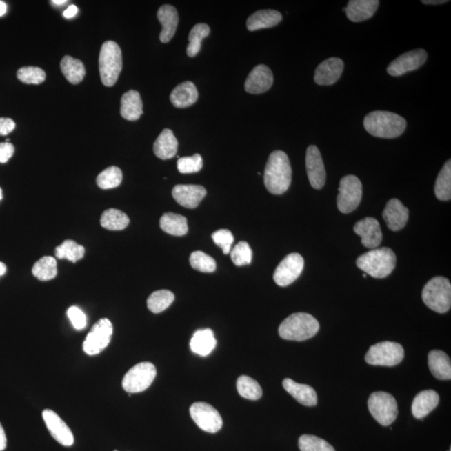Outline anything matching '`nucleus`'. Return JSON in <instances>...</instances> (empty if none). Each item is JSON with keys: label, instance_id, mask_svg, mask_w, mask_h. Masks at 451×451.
<instances>
[{"label": "nucleus", "instance_id": "f257e3e1", "mask_svg": "<svg viewBox=\"0 0 451 451\" xmlns=\"http://www.w3.org/2000/svg\"><path fill=\"white\" fill-rule=\"evenodd\" d=\"M292 168L286 153L275 150L269 156L264 171V184L274 195L286 192L292 183Z\"/></svg>", "mask_w": 451, "mask_h": 451}, {"label": "nucleus", "instance_id": "f03ea898", "mask_svg": "<svg viewBox=\"0 0 451 451\" xmlns=\"http://www.w3.org/2000/svg\"><path fill=\"white\" fill-rule=\"evenodd\" d=\"M407 122L399 114L376 110L367 114L363 120V126L368 133L375 137L393 139L405 132Z\"/></svg>", "mask_w": 451, "mask_h": 451}, {"label": "nucleus", "instance_id": "7ed1b4c3", "mask_svg": "<svg viewBox=\"0 0 451 451\" xmlns=\"http://www.w3.org/2000/svg\"><path fill=\"white\" fill-rule=\"evenodd\" d=\"M356 264L365 274L375 279H385L397 265V256L389 248H375L360 257Z\"/></svg>", "mask_w": 451, "mask_h": 451}, {"label": "nucleus", "instance_id": "20e7f679", "mask_svg": "<svg viewBox=\"0 0 451 451\" xmlns=\"http://www.w3.org/2000/svg\"><path fill=\"white\" fill-rule=\"evenodd\" d=\"M319 323L314 316L306 312H296L280 324V337L292 341H304L318 334Z\"/></svg>", "mask_w": 451, "mask_h": 451}, {"label": "nucleus", "instance_id": "39448f33", "mask_svg": "<svg viewBox=\"0 0 451 451\" xmlns=\"http://www.w3.org/2000/svg\"><path fill=\"white\" fill-rule=\"evenodd\" d=\"M99 69L103 85L113 86L122 70V54L120 46L114 41L103 43L99 57Z\"/></svg>", "mask_w": 451, "mask_h": 451}, {"label": "nucleus", "instance_id": "423d86ee", "mask_svg": "<svg viewBox=\"0 0 451 451\" xmlns=\"http://www.w3.org/2000/svg\"><path fill=\"white\" fill-rule=\"evenodd\" d=\"M422 299L431 310L445 314L451 307V285L444 277H435L426 283Z\"/></svg>", "mask_w": 451, "mask_h": 451}, {"label": "nucleus", "instance_id": "0eeeda50", "mask_svg": "<svg viewBox=\"0 0 451 451\" xmlns=\"http://www.w3.org/2000/svg\"><path fill=\"white\" fill-rule=\"evenodd\" d=\"M405 357L401 344L381 342L371 346L365 355V361L371 365L392 367L399 365Z\"/></svg>", "mask_w": 451, "mask_h": 451}, {"label": "nucleus", "instance_id": "6e6552de", "mask_svg": "<svg viewBox=\"0 0 451 451\" xmlns=\"http://www.w3.org/2000/svg\"><path fill=\"white\" fill-rule=\"evenodd\" d=\"M156 376L157 370L153 363H137L124 376L122 387L129 394L143 392L152 385Z\"/></svg>", "mask_w": 451, "mask_h": 451}, {"label": "nucleus", "instance_id": "1a4fd4ad", "mask_svg": "<svg viewBox=\"0 0 451 451\" xmlns=\"http://www.w3.org/2000/svg\"><path fill=\"white\" fill-rule=\"evenodd\" d=\"M370 412L383 426L394 422L399 413L398 405L393 395L386 392H374L368 401Z\"/></svg>", "mask_w": 451, "mask_h": 451}, {"label": "nucleus", "instance_id": "9d476101", "mask_svg": "<svg viewBox=\"0 0 451 451\" xmlns=\"http://www.w3.org/2000/svg\"><path fill=\"white\" fill-rule=\"evenodd\" d=\"M339 192L338 208L344 214L354 212L361 203L363 187L357 177H343L340 181Z\"/></svg>", "mask_w": 451, "mask_h": 451}, {"label": "nucleus", "instance_id": "9b49d317", "mask_svg": "<svg viewBox=\"0 0 451 451\" xmlns=\"http://www.w3.org/2000/svg\"><path fill=\"white\" fill-rule=\"evenodd\" d=\"M113 334V326L108 319H101L90 330L83 343V350L88 355H97L109 345Z\"/></svg>", "mask_w": 451, "mask_h": 451}, {"label": "nucleus", "instance_id": "f8f14e48", "mask_svg": "<svg viewBox=\"0 0 451 451\" xmlns=\"http://www.w3.org/2000/svg\"><path fill=\"white\" fill-rule=\"evenodd\" d=\"M194 422L206 432L214 434L223 427V419L214 407L205 402L194 403L190 408Z\"/></svg>", "mask_w": 451, "mask_h": 451}, {"label": "nucleus", "instance_id": "ddd939ff", "mask_svg": "<svg viewBox=\"0 0 451 451\" xmlns=\"http://www.w3.org/2000/svg\"><path fill=\"white\" fill-rule=\"evenodd\" d=\"M304 260L299 253H291L285 257L277 267L274 274V282L280 287L292 284L302 274Z\"/></svg>", "mask_w": 451, "mask_h": 451}, {"label": "nucleus", "instance_id": "4468645a", "mask_svg": "<svg viewBox=\"0 0 451 451\" xmlns=\"http://www.w3.org/2000/svg\"><path fill=\"white\" fill-rule=\"evenodd\" d=\"M427 57H428V54L425 50H410L391 62L390 65L388 66L387 72L392 77H401V75L421 68L426 62Z\"/></svg>", "mask_w": 451, "mask_h": 451}, {"label": "nucleus", "instance_id": "2eb2a0df", "mask_svg": "<svg viewBox=\"0 0 451 451\" xmlns=\"http://www.w3.org/2000/svg\"><path fill=\"white\" fill-rule=\"evenodd\" d=\"M306 169L308 180L312 188L322 189L326 183V171L321 153L317 146H308L306 152Z\"/></svg>", "mask_w": 451, "mask_h": 451}, {"label": "nucleus", "instance_id": "dca6fc26", "mask_svg": "<svg viewBox=\"0 0 451 451\" xmlns=\"http://www.w3.org/2000/svg\"><path fill=\"white\" fill-rule=\"evenodd\" d=\"M42 417L47 429L55 441L64 446L69 447L74 445V439L72 431L54 411L46 409L43 411Z\"/></svg>", "mask_w": 451, "mask_h": 451}, {"label": "nucleus", "instance_id": "f3484780", "mask_svg": "<svg viewBox=\"0 0 451 451\" xmlns=\"http://www.w3.org/2000/svg\"><path fill=\"white\" fill-rule=\"evenodd\" d=\"M354 231L361 237V243L367 248L375 249L382 243L381 225L373 217H365L359 221L354 225Z\"/></svg>", "mask_w": 451, "mask_h": 451}, {"label": "nucleus", "instance_id": "a211bd4d", "mask_svg": "<svg viewBox=\"0 0 451 451\" xmlns=\"http://www.w3.org/2000/svg\"><path fill=\"white\" fill-rule=\"evenodd\" d=\"M274 84V74L269 67L265 65L257 66L248 74L245 82L246 92L253 94L267 92Z\"/></svg>", "mask_w": 451, "mask_h": 451}, {"label": "nucleus", "instance_id": "6ab92c4d", "mask_svg": "<svg viewBox=\"0 0 451 451\" xmlns=\"http://www.w3.org/2000/svg\"><path fill=\"white\" fill-rule=\"evenodd\" d=\"M172 193L178 204L189 209L196 208L207 195L206 189L199 185H177Z\"/></svg>", "mask_w": 451, "mask_h": 451}, {"label": "nucleus", "instance_id": "aec40b11", "mask_svg": "<svg viewBox=\"0 0 451 451\" xmlns=\"http://www.w3.org/2000/svg\"><path fill=\"white\" fill-rule=\"evenodd\" d=\"M343 61L332 57L319 64L315 70L314 81L319 86H332L339 81L343 73Z\"/></svg>", "mask_w": 451, "mask_h": 451}, {"label": "nucleus", "instance_id": "412c9836", "mask_svg": "<svg viewBox=\"0 0 451 451\" xmlns=\"http://www.w3.org/2000/svg\"><path fill=\"white\" fill-rule=\"evenodd\" d=\"M383 217L387 227L391 231L397 232L405 227L409 219V209L401 201L393 199L388 201Z\"/></svg>", "mask_w": 451, "mask_h": 451}, {"label": "nucleus", "instance_id": "4be33fe9", "mask_svg": "<svg viewBox=\"0 0 451 451\" xmlns=\"http://www.w3.org/2000/svg\"><path fill=\"white\" fill-rule=\"evenodd\" d=\"M379 6L378 0H350L345 8L347 17L352 22L365 21L373 17Z\"/></svg>", "mask_w": 451, "mask_h": 451}, {"label": "nucleus", "instance_id": "5701e85b", "mask_svg": "<svg viewBox=\"0 0 451 451\" xmlns=\"http://www.w3.org/2000/svg\"><path fill=\"white\" fill-rule=\"evenodd\" d=\"M157 19L162 26L160 41L168 43L175 35L179 17L175 7L169 5L162 6L157 12Z\"/></svg>", "mask_w": 451, "mask_h": 451}, {"label": "nucleus", "instance_id": "b1692460", "mask_svg": "<svg viewBox=\"0 0 451 451\" xmlns=\"http://www.w3.org/2000/svg\"><path fill=\"white\" fill-rule=\"evenodd\" d=\"M283 385L284 390L302 405L305 406L317 405L318 397L314 388L296 383L291 379H285Z\"/></svg>", "mask_w": 451, "mask_h": 451}, {"label": "nucleus", "instance_id": "393cba45", "mask_svg": "<svg viewBox=\"0 0 451 451\" xmlns=\"http://www.w3.org/2000/svg\"><path fill=\"white\" fill-rule=\"evenodd\" d=\"M143 114V103L139 92L130 90L121 97V114L126 120L134 121L139 120Z\"/></svg>", "mask_w": 451, "mask_h": 451}, {"label": "nucleus", "instance_id": "a878e982", "mask_svg": "<svg viewBox=\"0 0 451 451\" xmlns=\"http://www.w3.org/2000/svg\"><path fill=\"white\" fill-rule=\"evenodd\" d=\"M170 99L175 108H187L195 104L199 99V92L192 82L186 81L172 90Z\"/></svg>", "mask_w": 451, "mask_h": 451}, {"label": "nucleus", "instance_id": "bb28decb", "mask_svg": "<svg viewBox=\"0 0 451 451\" xmlns=\"http://www.w3.org/2000/svg\"><path fill=\"white\" fill-rule=\"evenodd\" d=\"M440 397L434 390L422 391L414 397L412 403V414L417 419H422L437 408Z\"/></svg>", "mask_w": 451, "mask_h": 451}, {"label": "nucleus", "instance_id": "cd10ccee", "mask_svg": "<svg viewBox=\"0 0 451 451\" xmlns=\"http://www.w3.org/2000/svg\"><path fill=\"white\" fill-rule=\"evenodd\" d=\"M428 365L435 378L441 381H450L451 379V361L444 351H430L428 355Z\"/></svg>", "mask_w": 451, "mask_h": 451}, {"label": "nucleus", "instance_id": "c85d7f7f", "mask_svg": "<svg viewBox=\"0 0 451 451\" xmlns=\"http://www.w3.org/2000/svg\"><path fill=\"white\" fill-rule=\"evenodd\" d=\"M177 149L178 141L170 129L162 130L153 146L154 153L162 160L171 159L175 157Z\"/></svg>", "mask_w": 451, "mask_h": 451}, {"label": "nucleus", "instance_id": "c756f323", "mask_svg": "<svg viewBox=\"0 0 451 451\" xmlns=\"http://www.w3.org/2000/svg\"><path fill=\"white\" fill-rule=\"evenodd\" d=\"M282 14L274 10L257 11L248 19L247 27L249 31H256L278 26L282 21Z\"/></svg>", "mask_w": 451, "mask_h": 451}, {"label": "nucleus", "instance_id": "7c9ffc66", "mask_svg": "<svg viewBox=\"0 0 451 451\" xmlns=\"http://www.w3.org/2000/svg\"><path fill=\"white\" fill-rule=\"evenodd\" d=\"M217 345V340L214 333L210 328L199 330L195 332L190 343V347L193 353L206 357L214 350Z\"/></svg>", "mask_w": 451, "mask_h": 451}, {"label": "nucleus", "instance_id": "2f4dec72", "mask_svg": "<svg viewBox=\"0 0 451 451\" xmlns=\"http://www.w3.org/2000/svg\"><path fill=\"white\" fill-rule=\"evenodd\" d=\"M160 227L165 232L172 236H184L188 232L187 219L172 212L165 213L161 217Z\"/></svg>", "mask_w": 451, "mask_h": 451}, {"label": "nucleus", "instance_id": "473e14b6", "mask_svg": "<svg viewBox=\"0 0 451 451\" xmlns=\"http://www.w3.org/2000/svg\"><path fill=\"white\" fill-rule=\"evenodd\" d=\"M61 68L63 74L71 84L77 85L81 83L86 75L84 64L80 59L66 55L62 59Z\"/></svg>", "mask_w": 451, "mask_h": 451}, {"label": "nucleus", "instance_id": "72a5a7b5", "mask_svg": "<svg viewBox=\"0 0 451 451\" xmlns=\"http://www.w3.org/2000/svg\"><path fill=\"white\" fill-rule=\"evenodd\" d=\"M129 223V217L126 213L114 208L106 210L101 217L102 227L110 231L123 230Z\"/></svg>", "mask_w": 451, "mask_h": 451}, {"label": "nucleus", "instance_id": "f704fd0d", "mask_svg": "<svg viewBox=\"0 0 451 451\" xmlns=\"http://www.w3.org/2000/svg\"><path fill=\"white\" fill-rule=\"evenodd\" d=\"M434 193L441 201L451 199V161L449 160L441 170L435 181Z\"/></svg>", "mask_w": 451, "mask_h": 451}, {"label": "nucleus", "instance_id": "c9c22d12", "mask_svg": "<svg viewBox=\"0 0 451 451\" xmlns=\"http://www.w3.org/2000/svg\"><path fill=\"white\" fill-rule=\"evenodd\" d=\"M32 272L35 278L41 281L54 279L58 274L57 260L52 257H43L34 263Z\"/></svg>", "mask_w": 451, "mask_h": 451}, {"label": "nucleus", "instance_id": "e433bc0d", "mask_svg": "<svg viewBox=\"0 0 451 451\" xmlns=\"http://www.w3.org/2000/svg\"><path fill=\"white\" fill-rule=\"evenodd\" d=\"M237 389L241 397L250 401H258L263 397V390L259 383L246 375L240 376L237 379Z\"/></svg>", "mask_w": 451, "mask_h": 451}, {"label": "nucleus", "instance_id": "4c0bfd02", "mask_svg": "<svg viewBox=\"0 0 451 451\" xmlns=\"http://www.w3.org/2000/svg\"><path fill=\"white\" fill-rule=\"evenodd\" d=\"M55 256L59 259H67L77 263L85 256V248L72 240H66L55 248Z\"/></svg>", "mask_w": 451, "mask_h": 451}, {"label": "nucleus", "instance_id": "58836bf2", "mask_svg": "<svg viewBox=\"0 0 451 451\" xmlns=\"http://www.w3.org/2000/svg\"><path fill=\"white\" fill-rule=\"evenodd\" d=\"M210 27L207 23H197L189 34V45L187 53L189 57H195L200 52L201 41L210 34Z\"/></svg>", "mask_w": 451, "mask_h": 451}, {"label": "nucleus", "instance_id": "ea45409f", "mask_svg": "<svg viewBox=\"0 0 451 451\" xmlns=\"http://www.w3.org/2000/svg\"><path fill=\"white\" fill-rule=\"evenodd\" d=\"M175 296L171 291L159 290L154 292L148 299V307L154 314H160L171 305Z\"/></svg>", "mask_w": 451, "mask_h": 451}, {"label": "nucleus", "instance_id": "a19ab883", "mask_svg": "<svg viewBox=\"0 0 451 451\" xmlns=\"http://www.w3.org/2000/svg\"><path fill=\"white\" fill-rule=\"evenodd\" d=\"M121 170L117 167H110L99 174L97 178L98 187L104 189H112L119 187L122 181Z\"/></svg>", "mask_w": 451, "mask_h": 451}, {"label": "nucleus", "instance_id": "79ce46f5", "mask_svg": "<svg viewBox=\"0 0 451 451\" xmlns=\"http://www.w3.org/2000/svg\"><path fill=\"white\" fill-rule=\"evenodd\" d=\"M299 446L301 451H335L326 441L311 434L302 435L299 438Z\"/></svg>", "mask_w": 451, "mask_h": 451}, {"label": "nucleus", "instance_id": "37998d69", "mask_svg": "<svg viewBox=\"0 0 451 451\" xmlns=\"http://www.w3.org/2000/svg\"><path fill=\"white\" fill-rule=\"evenodd\" d=\"M190 264L195 270L201 272H213L217 268L214 259L201 251L192 253L190 256Z\"/></svg>", "mask_w": 451, "mask_h": 451}, {"label": "nucleus", "instance_id": "c03bdc74", "mask_svg": "<svg viewBox=\"0 0 451 451\" xmlns=\"http://www.w3.org/2000/svg\"><path fill=\"white\" fill-rule=\"evenodd\" d=\"M46 72L41 68L35 66L22 67L17 71L19 81L28 85H39L46 81Z\"/></svg>", "mask_w": 451, "mask_h": 451}, {"label": "nucleus", "instance_id": "a18cd8bd", "mask_svg": "<svg viewBox=\"0 0 451 451\" xmlns=\"http://www.w3.org/2000/svg\"><path fill=\"white\" fill-rule=\"evenodd\" d=\"M232 263L236 266H244L250 264L252 259V251L246 242H240L230 252Z\"/></svg>", "mask_w": 451, "mask_h": 451}, {"label": "nucleus", "instance_id": "49530a36", "mask_svg": "<svg viewBox=\"0 0 451 451\" xmlns=\"http://www.w3.org/2000/svg\"><path fill=\"white\" fill-rule=\"evenodd\" d=\"M203 160L199 154L181 157L177 161L178 171L183 174L199 172L203 168Z\"/></svg>", "mask_w": 451, "mask_h": 451}, {"label": "nucleus", "instance_id": "de8ad7c7", "mask_svg": "<svg viewBox=\"0 0 451 451\" xmlns=\"http://www.w3.org/2000/svg\"><path fill=\"white\" fill-rule=\"evenodd\" d=\"M213 242L217 246L223 249L224 254H228L231 252V248L234 242V237L228 229H220L212 235Z\"/></svg>", "mask_w": 451, "mask_h": 451}, {"label": "nucleus", "instance_id": "09e8293b", "mask_svg": "<svg viewBox=\"0 0 451 451\" xmlns=\"http://www.w3.org/2000/svg\"><path fill=\"white\" fill-rule=\"evenodd\" d=\"M67 315L75 330H81L86 328V316L81 308L75 306L70 307L67 311Z\"/></svg>", "mask_w": 451, "mask_h": 451}, {"label": "nucleus", "instance_id": "8fccbe9b", "mask_svg": "<svg viewBox=\"0 0 451 451\" xmlns=\"http://www.w3.org/2000/svg\"><path fill=\"white\" fill-rule=\"evenodd\" d=\"M14 146L10 142L0 143V163H6L13 157Z\"/></svg>", "mask_w": 451, "mask_h": 451}, {"label": "nucleus", "instance_id": "3c124183", "mask_svg": "<svg viewBox=\"0 0 451 451\" xmlns=\"http://www.w3.org/2000/svg\"><path fill=\"white\" fill-rule=\"evenodd\" d=\"M15 128V123L10 118L0 117V136H7Z\"/></svg>", "mask_w": 451, "mask_h": 451}, {"label": "nucleus", "instance_id": "603ef678", "mask_svg": "<svg viewBox=\"0 0 451 451\" xmlns=\"http://www.w3.org/2000/svg\"><path fill=\"white\" fill-rule=\"evenodd\" d=\"M78 8L74 5L70 6L63 13V17L66 19H71L78 14Z\"/></svg>", "mask_w": 451, "mask_h": 451}, {"label": "nucleus", "instance_id": "864d4df0", "mask_svg": "<svg viewBox=\"0 0 451 451\" xmlns=\"http://www.w3.org/2000/svg\"><path fill=\"white\" fill-rule=\"evenodd\" d=\"M7 446V438L3 426L0 424V451L5 450Z\"/></svg>", "mask_w": 451, "mask_h": 451}, {"label": "nucleus", "instance_id": "5fc2aeb1", "mask_svg": "<svg viewBox=\"0 0 451 451\" xmlns=\"http://www.w3.org/2000/svg\"><path fill=\"white\" fill-rule=\"evenodd\" d=\"M447 2H448L447 0H422V3H424V5L437 6L442 5V3H445Z\"/></svg>", "mask_w": 451, "mask_h": 451}, {"label": "nucleus", "instance_id": "6e6d98bb", "mask_svg": "<svg viewBox=\"0 0 451 451\" xmlns=\"http://www.w3.org/2000/svg\"><path fill=\"white\" fill-rule=\"evenodd\" d=\"M7 12V5L5 2L0 0V17H3Z\"/></svg>", "mask_w": 451, "mask_h": 451}, {"label": "nucleus", "instance_id": "4d7b16f0", "mask_svg": "<svg viewBox=\"0 0 451 451\" xmlns=\"http://www.w3.org/2000/svg\"><path fill=\"white\" fill-rule=\"evenodd\" d=\"M67 2H68L67 1V0H52V1H51V3H52L53 5L57 6H64Z\"/></svg>", "mask_w": 451, "mask_h": 451}, {"label": "nucleus", "instance_id": "13d9d810", "mask_svg": "<svg viewBox=\"0 0 451 451\" xmlns=\"http://www.w3.org/2000/svg\"><path fill=\"white\" fill-rule=\"evenodd\" d=\"M7 268L5 263L0 262V276L6 274Z\"/></svg>", "mask_w": 451, "mask_h": 451}, {"label": "nucleus", "instance_id": "bf43d9fd", "mask_svg": "<svg viewBox=\"0 0 451 451\" xmlns=\"http://www.w3.org/2000/svg\"><path fill=\"white\" fill-rule=\"evenodd\" d=\"M2 199H3V192H2V189L0 188V200H2Z\"/></svg>", "mask_w": 451, "mask_h": 451}, {"label": "nucleus", "instance_id": "052dcab7", "mask_svg": "<svg viewBox=\"0 0 451 451\" xmlns=\"http://www.w3.org/2000/svg\"><path fill=\"white\" fill-rule=\"evenodd\" d=\"M363 278H366V277H367V274H363Z\"/></svg>", "mask_w": 451, "mask_h": 451}, {"label": "nucleus", "instance_id": "680f3d73", "mask_svg": "<svg viewBox=\"0 0 451 451\" xmlns=\"http://www.w3.org/2000/svg\"><path fill=\"white\" fill-rule=\"evenodd\" d=\"M114 451H118V450H114Z\"/></svg>", "mask_w": 451, "mask_h": 451}]
</instances>
